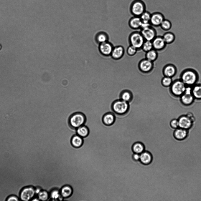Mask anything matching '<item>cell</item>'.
Segmentation results:
<instances>
[{
  "instance_id": "obj_16",
  "label": "cell",
  "mask_w": 201,
  "mask_h": 201,
  "mask_svg": "<svg viewBox=\"0 0 201 201\" xmlns=\"http://www.w3.org/2000/svg\"><path fill=\"white\" fill-rule=\"evenodd\" d=\"M125 52L124 47L121 45L114 46L111 56L113 59L118 60L123 56Z\"/></svg>"
},
{
  "instance_id": "obj_28",
  "label": "cell",
  "mask_w": 201,
  "mask_h": 201,
  "mask_svg": "<svg viewBox=\"0 0 201 201\" xmlns=\"http://www.w3.org/2000/svg\"><path fill=\"white\" fill-rule=\"evenodd\" d=\"M144 146L143 144L140 142H136L133 145L132 150L135 153L141 154L144 151Z\"/></svg>"
},
{
  "instance_id": "obj_17",
  "label": "cell",
  "mask_w": 201,
  "mask_h": 201,
  "mask_svg": "<svg viewBox=\"0 0 201 201\" xmlns=\"http://www.w3.org/2000/svg\"><path fill=\"white\" fill-rule=\"evenodd\" d=\"M188 134V130L179 127L175 129L173 135L175 139L181 141L185 139Z\"/></svg>"
},
{
  "instance_id": "obj_13",
  "label": "cell",
  "mask_w": 201,
  "mask_h": 201,
  "mask_svg": "<svg viewBox=\"0 0 201 201\" xmlns=\"http://www.w3.org/2000/svg\"><path fill=\"white\" fill-rule=\"evenodd\" d=\"M153 48L157 51L164 49L167 45L162 36H157L152 41Z\"/></svg>"
},
{
  "instance_id": "obj_7",
  "label": "cell",
  "mask_w": 201,
  "mask_h": 201,
  "mask_svg": "<svg viewBox=\"0 0 201 201\" xmlns=\"http://www.w3.org/2000/svg\"><path fill=\"white\" fill-rule=\"evenodd\" d=\"M36 195L35 188L32 186L26 187L21 191L20 200L24 201H31Z\"/></svg>"
},
{
  "instance_id": "obj_41",
  "label": "cell",
  "mask_w": 201,
  "mask_h": 201,
  "mask_svg": "<svg viewBox=\"0 0 201 201\" xmlns=\"http://www.w3.org/2000/svg\"><path fill=\"white\" fill-rule=\"evenodd\" d=\"M31 201H39L37 197H34L31 200Z\"/></svg>"
},
{
  "instance_id": "obj_22",
  "label": "cell",
  "mask_w": 201,
  "mask_h": 201,
  "mask_svg": "<svg viewBox=\"0 0 201 201\" xmlns=\"http://www.w3.org/2000/svg\"><path fill=\"white\" fill-rule=\"evenodd\" d=\"M71 143L73 147L79 148L80 147L83 143V138L78 134H75L72 137Z\"/></svg>"
},
{
  "instance_id": "obj_15",
  "label": "cell",
  "mask_w": 201,
  "mask_h": 201,
  "mask_svg": "<svg viewBox=\"0 0 201 201\" xmlns=\"http://www.w3.org/2000/svg\"><path fill=\"white\" fill-rule=\"evenodd\" d=\"M113 47L112 44L108 41L100 44L99 49L102 55L109 56H111Z\"/></svg>"
},
{
  "instance_id": "obj_40",
  "label": "cell",
  "mask_w": 201,
  "mask_h": 201,
  "mask_svg": "<svg viewBox=\"0 0 201 201\" xmlns=\"http://www.w3.org/2000/svg\"><path fill=\"white\" fill-rule=\"evenodd\" d=\"M140 157V155L136 153H135L133 156V159L136 161H137L139 160Z\"/></svg>"
},
{
  "instance_id": "obj_23",
  "label": "cell",
  "mask_w": 201,
  "mask_h": 201,
  "mask_svg": "<svg viewBox=\"0 0 201 201\" xmlns=\"http://www.w3.org/2000/svg\"><path fill=\"white\" fill-rule=\"evenodd\" d=\"M192 92L195 99H201V84H196L192 86Z\"/></svg>"
},
{
  "instance_id": "obj_3",
  "label": "cell",
  "mask_w": 201,
  "mask_h": 201,
  "mask_svg": "<svg viewBox=\"0 0 201 201\" xmlns=\"http://www.w3.org/2000/svg\"><path fill=\"white\" fill-rule=\"evenodd\" d=\"M111 108L113 112L117 115H123L128 111L129 104V102L119 99L112 103Z\"/></svg>"
},
{
  "instance_id": "obj_1",
  "label": "cell",
  "mask_w": 201,
  "mask_h": 201,
  "mask_svg": "<svg viewBox=\"0 0 201 201\" xmlns=\"http://www.w3.org/2000/svg\"><path fill=\"white\" fill-rule=\"evenodd\" d=\"M187 86L192 87L196 84L199 79V75L195 69L191 68L183 70L180 75L179 78Z\"/></svg>"
},
{
  "instance_id": "obj_14",
  "label": "cell",
  "mask_w": 201,
  "mask_h": 201,
  "mask_svg": "<svg viewBox=\"0 0 201 201\" xmlns=\"http://www.w3.org/2000/svg\"><path fill=\"white\" fill-rule=\"evenodd\" d=\"M164 19V17L162 13L154 12L151 14L150 23L152 26H159Z\"/></svg>"
},
{
  "instance_id": "obj_30",
  "label": "cell",
  "mask_w": 201,
  "mask_h": 201,
  "mask_svg": "<svg viewBox=\"0 0 201 201\" xmlns=\"http://www.w3.org/2000/svg\"><path fill=\"white\" fill-rule=\"evenodd\" d=\"M159 26L163 30L165 31H168L171 29L172 27V24L169 20L165 19Z\"/></svg>"
},
{
  "instance_id": "obj_37",
  "label": "cell",
  "mask_w": 201,
  "mask_h": 201,
  "mask_svg": "<svg viewBox=\"0 0 201 201\" xmlns=\"http://www.w3.org/2000/svg\"><path fill=\"white\" fill-rule=\"evenodd\" d=\"M50 195L53 199H56L59 198L60 196V192L57 190H54L52 192Z\"/></svg>"
},
{
  "instance_id": "obj_5",
  "label": "cell",
  "mask_w": 201,
  "mask_h": 201,
  "mask_svg": "<svg viewBox=\"0 0 201 201\" xmlns=\"http://www.w3.org/2000/svg\"><path fill=\"white\" fill-rule=\"evenodd\" d=\"M187 86L179 79L173 81L170 90L171 94L176 97H180L184 92Z\"/></svg>"
},
{
  "instance_id": "obj_4",
  "label": "cell",
  "mask_w": 201,
  "mask_h": 201,
  "mask_svg": "<svg viewBox=\"0 0 201 201\" xmlns=\"http://www.w3.org/2000/svg\"><path fill=\"white\" fill-rule=\"evenodd\" d=\"M144 39L140 31H134L130 34L128 37L130 45L139 50L141 49Z\"/></svg>"
},
{
  "instance_id": "obj_31",
  "label": "cell",
  "mask_w": 201,
  "mask_h": 201,
  "mask_svg": "<svg viewBox=\"0 0 201 201\" xmlns=\"http://www.w3.org/2000/svg\"><path fill=\"white\" fill-rule=\"evenodd\" d=\"M153 49L152 41L145 40L143 44L141 49L146 53Z\"/></svg>"
},
{
  "instance_id": "obj_33",
  "label": "cell",
  "mask_w": 201,
  "mask_h": 201,
  "mask_svg": "<svg viewBox=\"0 0 201 201\" xmlns=\"http://www.w3.org/2000/svg\"><path fill=\"white\" fill-rule=\"evenodd\" d=\"M151 14L149 12L145 11L139 16L143 22H150Z\"/></svg>"
},
{
  "instance_id": "obj_27",
  "label": "cell",
  "mask_w": 201,
  "mask_h": 201,
  "mask_svg": "<svg viewBox=\"0 0 201 201\" xmlns=\"http://www.w3.org/2000/svg\"><path fill=\"white\" fill-rule=\"evenodd\" d=\"M72 193V188L68 185H66L62 187L60 192L61 196L64 198H67L70 196Z\"/></svg>"
},
{
  "instance_id": "obj_32",
  "label": "cell",
  "mask_w": 201,
  "mask_h": 201,
  "mask_svg": "<svg viewBox=\"0 0 201 201\" xmlns=\"http://www.w3.org/2000/svg\"><path fill=\"white\" fill-rule=\"evenodd\" d=\"M97 39L98 42L101 44L108 41L109 37L106 33L101 32L98 34Z\"/></svg>"
},
{
  "instance_id": "obj_18",
  "label": "cell",
  "mask_w": 201,
  "mask_h": 201,
  "mask_svg": "<svg viewBox=\"0 0 201 201\" xmlns=\"http://www.w3.org/2000/svg\"><path fill=\"white\" fill-rule=\"evenodd\" d=\"M115 119L116 117L114 113L109 112L103 115L102 118V121L104 125L109 126L114 123Z\"/></svg>"
},
{
  "instance_id": "obj_19",
  "label": "cell",
  "mask_w": 201,
  "mask_h": 201,
  "mask_svg": "<svg viewBox=\"0 0 201 201\" xmlns=\"http://www.w3.org/2000/svg\"><path fill=\"white\" fill-rule=\"evenodd\" d=\"M142 21L139 16H134L129 20L128 25L130 27L134 30L140 29Z\"/></svg>"
},
{
  "instance_id": "obj_25",
  "label": "cell",
  "mask_w": 201,
  "mask_h": 201,
  "mask_svg": "<svg viewBox=\"0 0 201 201\" xmlns=\"http://www.w3.org/2000/svg\"><path fill=\"white\" fill-rule=\"evenodd\" d=\"M76 130L77 134L82 138L87 137L90 132L89 128L84 125L79 127Z\"/></svg>"
},
{
  "instance_id": "obj_36",
  "label": "cell",
  "mask_w": 201,
  "mask_h": 201,
  "mask_svg": "<svg viewBox=\"0 0 201 201\" xmlns=\"http://www.w3.org/2000/svg\"><path fill=\"white\" fill-rule=\"evenodd\" d=\"M169 125L170 127L174 129L179 127L178 119H173L170 122Z\"/></svg>"
},
{
  "instance_id": "obj_12",
  "label": "cell",
  "mask_w": 201,
  "mask_h": 201,
  "mask_svg": "<svg viewBox=\"0 0 201 201\" xmlns=\"http://www.w3.org/2000/svg\"><path fill=\"white\" fill-rule=\"evenodd\" d=\"M177 69L174 64L168 63L166 64L163 67L162 73L164 76L172 78L177 74Z\"/></svg>"
},
{
  "instance_id": "obj_9",
  "label": "cell",
  "mask_w": 201,
  "mask_h": 201,
  "mask_svg": "<svg viewBox=\"0 0 201 201\" xmlns=\"http://www.w3.org/2000/svg\"><path fill=\"white\" fill-rule=\"evenodd\" d=\"M138 67L140 71L143 73H149L153 69L154 62L145 58L140 61L138 64Z\"/></svg>"
},
{
  "instance_id": "obj_21",
  "label": "cell",
  "mask_w": 201,
  "mask_h": 201,
  "mask_svg": "<svg viewBox=\"0 0 201 201\" xmlns=\"http://www.w3.org/2000/svg\"><path fill=\"white\" fill-rule=\"evenodd\" d=\"M139 160L142 163L147 165L151 162L152 157L151 154L149 152L144 151L140 154Z\"/></svg>"
},
{
  "instance_id": "obj_10",
  "label": "cell",
  "mask_w": 201,
  "mask_h": 201,
  "mask_svg": "<svg viewBox=\"0 0 201 201\" xmlns=\"http://www.w3.org/2000/svg\"><path fill=\"white\" fill-rule=\"evenodd\" d=\"M178 120L179 127L187 130L192 127L194 122L187 114L180 116Z\"/></svg>"
},
{
  "instance_id": "obj_35",
  "label": "cell",
  "mask_w": 201,
  "mask_h": 201,
  "mask_svg": "<svg viewBox=\"0 0 201 201\" xmlns=\"http://www.w3.org/2000/svg\"><path fill=\"white\" fill-rule=\"evenodd\" d=\"M138 50L134 46L130 45L126 49V53L130 56H133L136 53Z\"/></svg>"
},
{
  "instance_id": "obj_2",
  "label": "cell",
  "mask_w": 201,
  "mask_h": 201,
  "mask_svg": "<svg viewBox=\"0 0 201 201\" xmlns=\"http://www.w3.org/2000/svg\"><path fill=\"white\" fill-rule=\"evenodd\" d=\"M86 118L85 114L80 112H76L72 114L68 119V124L70 127L76 129L79 127L84 125Z\"/></svg>"
},
{
  "instance_id": "obj_29",
  "label": "cell",
  "mask_w": 201,
  "mask_h": 201,
  "mask_svg": "<svg viewBox=\"0 0 201 201\" xmlns=\"http://www.w3.org/2000/svg\"><path fill=\"white\" fill-rule=\"evenodd\" d=\"M173 82L172 78L164 76L161 80L162 85L164 87H170L172 85Z\"/></svg>"
},
{
  "instance_id": "obj_20",
  "label": "cell",
  "mask_w": 201,
  "mask_h": 201,
  "mask_svg": "<svg viewBox=\"0 0 201 201\" xmlns=\"http://www.w3.org/2000/svg\"><path fill=\"white\" fill-rule=\"evenodd\" d=\"M119 97L120 99L129 103L132 100L133 95L130 91L125 89L121 92Z\"/></svg>"
},
{
  "instance_id": "obj_26",
  "label": "cell",
  "mask_w": 201,
  "mask_h": 201,
  "mask_svg": "<svg viewBox=\"0 0 201 201\" xmlns=\"http://www.w3.org/2000/svg\"><path fill=\"white\" fill-rule=\"evenodd\" d=\"M145 56V58L154 62L158 58V51L153 49L146 52Z\"/></svg>"
},
{
  "instance_id": "obj_11",
  "label": "cell",
  "mask_w": 201,
  "mask_h": 201,
  "mask_svg": "<svg viewBox=\"0 0 201 201\" xmlns=\"http://www.w3.org/2000/svg\"><path fill=\"white\" fill-rule=\"evenodd\" d=\"M140 31L145 40L152 41L157 36L156 29L152 26L141 29Z\"/></svg>"
},
{
  "instance_id": "obj_34",
  "label": "cell",
  "mask_w": 201,
  "mask_h": 201,
  "mask_svg": "<svg viewBox=\"0 0 201 201\" xmlns=\"http://www.w3.org/2000/svg\"><path fill=\"white\" fill-rule=\"evenodd\" d=\"M37 197L39 200L45 201L47 200L49 195L47 192L45 190H42L37 194Z\"/></svg>"
},
{
  "instance_id": "obj_38",
  "label": "cell",
  "mask_w": 201,
  "mask_h": 201,
  "mask_svg": "<svg viewBox=\"0 0 201 201\" xmlns=\"http://www.w3.org/2000/svg\"><path fill=\"white\" fill-rule=\"evenodd\" d=\"M20 201V200L18 197L14 195L9 196L6 200V201Z\"/></svg>"
},
{
  "instance_id": "obj_6",
  "label": "cell",
  "mask_w": 201,
  "mask_h": 201,
  "mask_svg": "<svg viewBox=\"0 0 201 201\" xmlns=\"http://www.w3.org/2000/svg\"><path fill=\"white\" fill-rule=\"evenodd\" d=\"M146 5L141 0H135L132 2L130 7L131 13L134 16H140L146 11Z\"/></svg>"
},
{
  "instance_id": "obj_39",
  "label": "cell",
  "mask_w": 201,
  "mask_h": 201,
  "mask_svg": "<svg viewBox=\"0 0 201 201\" xmlns=\"http://www.w3.org/2000/svg\"><path fill=\"white\" fill-rule=\"evenodd\" d=\"M151 26H152L151 25L150 22H142L140 28V30L148 28Z\"/></svg>"
},
{
  "instance_id": "obj_8",
  "label": "cell",
  "mask_w": 201,
  "mask_h": 201,
  "mask_svg": "<svg viewBox=\"0 0 201 201\" xmlns=\"http://www.w3.org/2000/svg\"><path fill=\"white\" fill-rule=\"evenodd\" d=\"M192 87H186L184 93L180 97V101L185 106H189L193 102L195 98L192 92Z\"/></svg>"
},
{
  "instance_id": "obj_24",
  "label": "cell",
  "mask_w": 201,
  "mask_h": 201,
  "mask_svg": "<svg viewBox=\"0 0 201 201\" xmlns=\"http://www.w3.org/2000/svg\"><path fill=\"white\" fill-rule=\"evenodd\" d=\"M162 36L167 45L171 44L173 43L176 38L174 34L173 33L170 31L165 32Z\"/></svg>"
}]
</instances>
